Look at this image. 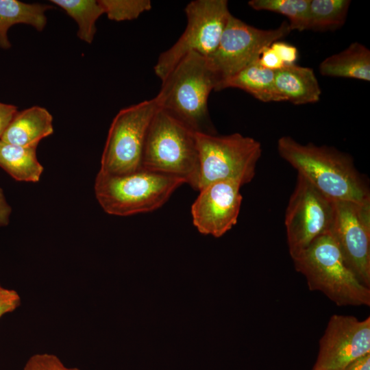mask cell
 Wrapping results in <instances>:
<instances>
[{
  "instance_id": "cell-25",
  "label": "cell",
  "mask_w": 370,
  "mask_h": 370,
  "mask_svg": "<svg viewBox=\"0 0 370 370\" xmlns=\"http://www.w3.org/2000/svg\"><path fill=\"white\" fill-rule=\"evenodd\" d=\"M285 66L295 64L298 59L296 47L282 40H277L270 45Z\"/></svg>"
},
{
  "instance_id": "cell-29",
  "label": "cell",
  "mask_w": 370,
  "mask_h": 370,
  "mask_svg": "<svg viewBox=\"0 0 370 370\" xmlns=\"http://www.w3.org/2000/svg\"><path fill=\"white\" fill-rule=\"evenodd\" d=\"M11 212L12 208L6 201L3 189L0 188V227L9 224Z\"/></svg>"
},
{
  "instance_id": "cell-2",
  "label": "cell",
  "mask_w": 370,
  "mask_h": 370,
  "mask_svg": "<svg viewBox=\"0 0 370 370\" xmlns=\"http://www.w3.org/2000/svg\"><path fill=\"white\" fill-rule=\"evenodd\" d=\"M219 79L208 61L197 53L184 57L162 81L155 97L159 108L195 132L214 134L208 100Z\"/></svg>"
},
{
  "instance_id": "cell-11",
  "label": "cell",
  "mask_w": 370,
  "mask_h": 370,
  "mask_svg": "<svg viewBox=\"0 0 370 370\" xmlns=\"http://www.w3.org/2000/svg\"><path fill=\"white\" fill-rule=\"evenodd\" d=\"M330 234L347 267L362 284L369 288L370 201H335Z\"/></svg>"
},
{
  "instance_id": "cell-27",
  "label": "cell",
  "mask_w": 370,
  "mask_h": 370,
  "mask_svg": "<svg viewBox=\"0 0 370 370\" xmlns=\"http://www.w3.org/2000/svg\"><path fill=\"white\" fill-rule=\"evenodd\" d=\"M259 64L264 69L277 71L285 66L281 59L271 48L265 47L261 52L258 58Z\"/></svg>"
},
{
  "instance_id": "cell-1",
  "label": "cell",
  "mask_w": 370,
  "mask_h": 370,
  "mask_svg": "<svg viewBox=\"0 0 370 370\" xmlns=\"http://www.w3.org/2000/svg\"><path fill=\"white\" fill-rule=\"evenodd\" d=\"M280 156L332 201H370L367 184L348 154L332 147L301 144L284 136L278 140Z\"/></svg>"
},
{
  "instance_id": "cell-4",
  "label": "cell",
  "mask_w": 370,
  "mask_h": 370,
  "mask_svg": "<svg viewBox=\"0 0 370 370\" xmlns=\"http://www.w3.org/2000/svg\"><path fill=\"white\" fill-rule=\"evenodd\" d=\"M293 260L310 291H321L338 306H370V288L347 267L330 232L317 238Z\"/></svg>"
},
{
  "instance_id": "cell-14",
  "label": "cell",
  "mask_w": 370,
  "mask_h": 370,
  "mask_svg": "<svg viewBox=\"0 0 370 370\" xmlns=\"http://www.w3.org/2000/svg\"><path fill=\"white\" fill-rule=\"evenodd\" d=\"M53 133V116L45 108L32 106L17 112L1 140L23 147H36Z\"/></svg>"
},
{
  "instance_id": "cell-6",
  "label": "cell",
  "mask_w": 370,
  "mask_h": 370,
  "mask_svg": "<svg viewBox=\"0 0 370 370\" xmlns=\"http://www.w3.org/2000/svg\"><path fill=\"white\" fill-rule=\"evenodd\" d=\"M199 160L198 189L219 181L242 186L254 177L262 154L260 143L239 133L227 135L195 133Z\"/></svg>"
},
{
  "instance_id": "cell-23",
  "label": "cell",
  "mask_w": 370,
  "mask_h": 370,
  "mask_svg": "<svg viewBox=\"0 0 370 370\" xmlns=\"http://www.w3.org/2000/svg\"><path fill=\"white\" fill-rule=\"evenodd\" d=\"M103 13L114 21L137 18L142 13L151 8L149 0H99Z\"/></svg>"
},
{
  "instance_id": "cell-24",
  "label": "cell",
  "mask_w": 370,
  "mask_h": 370,
  "mask_svg": "<svg viewBox=\"0 0 370 370\" xmlns=\"http://www.w3.org/2000/svg\"><path fill=\"white\" fill-rule=\"evenodd\" d=\"M23 370H81L77 367L66 366L56 355L49 353H38L27 360Z\"/></svg>"
},
{
  "instance_id": "cell-19",
  "label": "cell",
  "mask_w": 370,
  "mask_h": 370,
  "mask_svg": "<svg viewBox=\"0 0 370 370\" xmlns=\"http://www.w3.org/2000/svg\"><path fill=\"white\" fill-rule=\"evenodd\" d=\"M0 167L19 182H37L43 166L36 156V147H23L0 140Z\"/></svg>"
},
{
  "instance_id": "cell-9",
  "label": "cell",
  "mask_w": 370,
  "mask_h": 370,
  "mask_svg": "<svg viewBox=\"0 0 370 370\" xmlns=\"http://www.w3.org/2000/svg\"><path fill=\"white\" fill-rule=\"evenodd\" d=\"M291 32L286 21L278 28L262 29L232 14L217 48L206 58L219 79V84L258 60L265 47L286 36Z\"/></svg>"
},
{
  "instance_id": "cell-5",
  "label": "cell",
  "mask_w": 370,
  "mask_h": 370,
  "mask_svg": "<svg viewBox=\"0 0 370 370\" xmlns=\"http://www.w3.org/2000/svg\"><path fill=\"white\" fill-rule=\"evenodd\" d=\"M184 184L181 178L143 169L121 175L99 171L94 189L105 212L126 217L158 209Z\"/></svg>"
},
{
  "instance_id": "cell-18",
  "label": "cell",
  "mask_w": 370,
  "mask_h": 370,
  "mask_svg": "<svg viewBox=\"0 0 370 370\" xmlns=\"http://www.w3.org/2000/svg\"><path fill=\"white\" fill-rule=\"evenodd\" d=\"M51 8L47 4L0 0V47L6 49L11 47L8 32L16 24H27L38 31H42L47 24L45 13Z\"/></svg>"
},
{
  "instance_id": "cell-10",
  "label": "cell",
  "mask_w": 370,
  "mask_h": 370,
  "mask_svg": "<svg viewBox=\"0 0 370 370\" xmlns=\"http://www.w3.org/2000/svg\"><path fill=\"white\" fill-rule=\"evenodd\" d=\"M334 217V202L325 197L305 178L297 182L285 212L284 224L292 259L317 238L330 233Z\"/></svg>"
},
{
  "instance_id": "cell-8",
  "label": "cell",
  "mask_w": 370,
  "mask_h": 370,
  "mask_svg": "<svg viewBox=\"0 0 370 370\" xmlns=\"http://www.w3.org/2000/svg\"><path fill=\"white\" fill-rule=\"evenodd\" d=\"M159 106L156 97L121 109L110 125L99 171L114 175L141 169L148 127Z\"/></svg>"
},
{
  "instance_id": "cell-20",
  "label": "cell",
  "mask_w": 370,
  "mask_h": 370,
  "mask_svg": "<svg viewBox=\"0 0 370 370\" xmlns=\"http://www.w3.org/2000/svg\"><path fill=\"white\" fill-rule=\"evenodd\" d=\"M51 2L64 10L77 24L78 38L90 44L95 35L97 19L103 14L99 1L51 0Z\"/></svg>"
},
{
  "instance_id": "cell-15",
  "label": "cell",
  "mask_w": 370,
  "mask_h": 370,
  "mask_svg": "<svg viewBox=\"0 0 370 370\" xmlns=\"http://www.w3.org/2000/svg\"><path fill=\"white\" fill-rule=\"evenodd\" d=\"M275 86L282 101L295 105L316 103L321 94L314 71L297 64L275 71Z\"/></svg>"
},
{
  "instance_id": "cell-7",
  "label": "cell",
  "mask_w": 370,
  "mask_h": 370,
  "mask_svg": "<svg viewBox=\"0 0 370 370\" xmlns=\"http://www.w3.org/2000/svg\"><path fill=\"white\" fill-rule=\"evenodd\" d=\"M187 25L177 42L158 57L153 69L162 81L186 55L211 56L217 48L232 14L226 0H195L185 8Z\"/></svg>"
},
{
  "instance_id": "cell-26",
  "label": "cell",
  "mask_w": 370,
  "mask_h": 370,
  "mask_svg": "<svg viewBox=\"0 0 370 370\" xmlns=\"http://www.w3.org/2000/svg\"><path fill=\"white\" fill-rule=\"evenodd\" d=\"M20 304L21 297L15 290L0 286V318L14 311Z\"/></svg>"
},
{
  "instance_id": "cell-3",
  "label": "cell",
  "mask_w": 370,
  "mask_h": 370,
  "mask_svg": "<svg viewBox=\"0 0 370 370\" xmlns=\"http://www.w3.org/2000/svg\"><path fill=\"white\" fill-rule=\"evenodd\" d=\"M195 133L159 108L148 127L141 169L181 178L197 190L199 160Z\"/></svg>"
},
{
  "instance_id": "cell-30",
  "label": "cell",
  "mask_w": 370,
  "mask_h": 370,
  "mask_svg": "<svg viewBox=\"0 0 370 370\" xmlns=\"http://www.w3.org/2000/svg\"><path fill=\"white\" fill-rule=\"evenodd\" d=\"M343 370H370V354L353 360Z\"/></svg>"
},
{
  "instance_id": "cell-22",
  "label": "cell",
  "mask_w": 370,
  "mask_h": 370,
  "mask_svg": "<svg viewBox=\"0 0 370 370\" xmlns=\"http://www.w3.org/2000/svg\"><path fill=\"white\" fill-rule=\"evenodd\" d=\"M310 0H251L248 5L256 10L282 14L288 19L291 30H308Z\"/></svg>"
},
{
  "instance_id": "cell-16",
  "label": "cell",
  "mask_w": 370,
  "mask_h": 370,
  "mask_svg": "<svg viewBox=\"0 0 370 370\" xmlns=\"http://www.w3.org/2000/svg\"><path fill=\"white\" fill-rule=\"evenodd\" d=\"M323 76L370 81V51L354 42L343 51L330 56L319 64Z\"/></svg>"
},
{
  "instance_id": "cell-12",
  "label": "cell",
  "mask_w": 370,
  "mask_h": 370,
  "mask_svg": "<svg viewBox=\"0 0 370 370\" xmlns=\"http://www.w3.org/2000/svg\"><path fill=\"white\" fill-rule=\"evenodd\" d=\"M370 354V317L332 315L319 341L312 370H343L351 362Z\"/></svg>"
},
{
  "instance_id": "cell-13",
  "label": "cell",
  "mask_w": 370,
  "mask_h": 370,
  "mask_svg": "<svg viewBox=\"0 0 370 370\" xmlns=\"http://www.w3.org/2000/svg\"><path fill=\"white\" fill-rule=\"evenodd\" d=\"M242 184L234 180L212 183L201 188L190 209L193 224L204 235L219 238L237 223Z\"/></svg>"
},
{
  "instance_id": "cell-17",
  "label": "cell",
  "mask_w": 370,
  "mask_h": 370,
  "mask_svg": "<svg viewBox=\"0 0 370 370\" xmlns=\"http://www.w3.org/2000/svg\"><path fill=\"white\" fill-rule=\"evenodd\" d=\"M229 88L243 90L262 102L282 101L275 86V71L263 68L258 60L221 82L215 90Z\"/></svg>"
},
{
  "instance_id": "cell-21",
  "label": "cell",
  "mask_w": 370,
  "mask_h": 370,
  "mask_svg": "<svg viewBox=\"0 0 370 370\" xmlns=\"http://www.w3.org/2000/svg\"><path fill=\"white\" fill-rule=\"evenodd\" d=\"M349 0H310L308 30L324 32L340 28L346 21Z\"/></svg>"
},
{
  "instance_id": "cell-28",
  "label": "cell",
  "mask_w": 370,
  "mask_h": 370,
  "mask_svg": "<svg viewBox=\"0 0 370 370\" xmlns=\"http://www.w3.org/2000/svg\"><path fill=\"white\" fill-rule=\"evenodd\" d=\"M17 112L15 106L0 102V140Z\"/></svg>"
}]
</instances>
